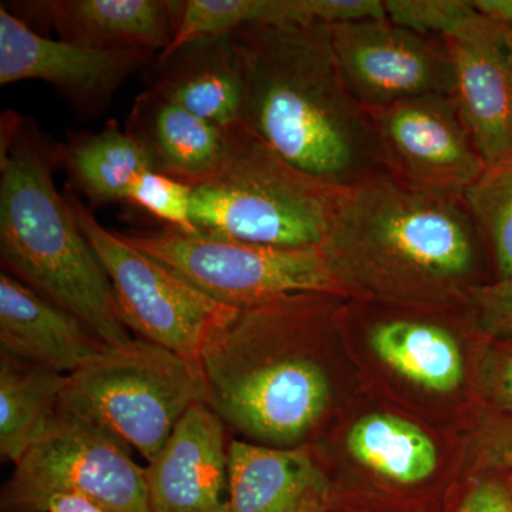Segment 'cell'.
Here are the masks:
<instances>
[{
	"mask_svg": "<svg viewBox=\"0 0 512 512\" xmlns=\"http://www.w3.org/2000/svg\"><path fill=\"white\" fill-rule=\"evenodd\" d=\"M244 126L282 160L335 187L389 173L369 111L333 53L330 26L255 23L231 35Z\"/></svg>",
	"mask_w": 512,
	"mask_h": 512,
	"instance_id": "obj_1",
	"label": "cell"
},
{
	"mask_svg": "<svg viewBox=\"0 0 512 512\" xmlns=\"http://www.w3.org/2000/svg\"><path fill=\"white\" fill-rule=\"evenodd\" d=\"M483 245L463 197L382 173L340 188L322 251L348 295L369 286L470 302Z\"/></svg>",
	"mask_w": 512,
	"mask_h": 512,
	"instance_id": "obj_2",
	"label": "cell"
},
{
	"mask_svg": "<svg viewBox=\"0 0 512 512\" xmlns=\"http://www.w3.org/2000/svg\"><path fill=\"white\" fill-rule=\"evenodd\" d=\"M320 293L302 292L234 308L202 346L205 404L242 440L305 447L328 413L332 380L296 336Z\"/></svg>",
	"mask_w": 512,
	"mask_h": 512,
	"instance_id": "obj_3",
	"label": "cell"
},
{
	"mask_svg": "<svg viewBox=\"0 0 512 512\" xmlns=\"http://www.w3.org/2000/svg\"><path fill=\"white\" fill-rule=\"evenodd\" d=\"M56 165V144L6 113L0 150L3 271L82 319L110 348H120L131 338L113 285L57 191Z\"/></svg>",
	"mask_w": 512,
	"mask_h": 512,
	"instance_id": "obj_4",
	"label": "cell"
},
{
	"mask_svg": "<svg viewBox=\"0 0 512 512\" xmlns=\"http://www.w3.org/2000/svg\"><path fill=\"white\" fill-rule=\"evenodd\" d=\"M340 188L282 160L247 127L227 163L194 187L197 232L278 248H322Z\"/></svg>",
	"mask_w": 512,
	"mask_h": 512,
	"instance_id": "obj_5",
	"label": "cell"
},
{
	"mask_svg": "<svg viewBox=\"0 0 512 512\" xmlns=\"http://www.w3.org/2000/svg\"><path fill=\"white\" fill-rule=\"evenodd\" d=\"M60 403L101 424L150 463L184 414L205 403V386L200 370L183 357L136 338L67 376Z\"/></svg>",
	"mask_w": 512,
	"mask_h": 512,
	"instance_id": "obj_6",
	"label": "cell"
},
{
	"mask_svg": "<svg viewBox=\"0 0 512 512\" xmlns=\"http://www.w3.org/2000/svg\"><path fill=\"white\" fill-rule=\"evenodd\" d=\"M126 441L60 403L39 439L13 464L2 512H45L50 497L87 495L111 512H151L146 467Z\"/></svg>",
	"mask_w": 512,
	"mask_h": 512,
	"instance_id": "obj_7",
	"label": "cell"
},
{
	"mask_svg": "<svg viewBox=\"0 0 512 512\" xmlns=\"http://www.w3.org/2000/svg\"><path fill=\"white\" fill-rule=\"evenodd\" d=\"M215 301L242 308L302 292L346 295L322 248H278L184 232L119 234Z\"/></svg>",
	"mask_w": 512,
	"mask_h": 512,
	"instance_id": "obj_8",
	"label": "cell"
},
{
	"mask_svg": "<svg viewBox=\"0 0 512 512\" xmlns=\"http://www.w3.org/2000/svg\"><path fill=\"white\" fill-rule=\"evenodd\" d=\"M67 204L113 285L127 329L198 367L205 340L232 306L205 295L163 264L103 227L74 195Z\"/></svg>",
	"mask_w": 512,
	"mask_h": 512,
	"instance_id": "obj_9",
	"label": "cell"
},
{
	"mask_svg": "<svg viewBox=\"0 0 512 512\" xmlns=\"http://www.w3.org/2000/svg\"><path fill=\"white\" fill-rule=\"evenodd\" d=\"M387 171L433 194L458 195L485 165L453 94H429L369 110Z\"/></svg>",
	"mask_w": 512,
	"mask_h": 512,
	"instance_id": "obj_10",
	"label": "cell"
},
{
	"mask_svg": "<svg viewBox=\"0 0 512 512\" xmlns=\"http://www.w3.org/2000/svg\"><path fill=\"white\" fill-rule=\"evenodd\" d=\"M330 39L343 79L367 111L454 92L453 63L439 37L380 18L330 26Z\"/></svg>",
	"mask_w": 512,
	"mask_h": 512,
	"instance_id": "obj_11",
	"label": "cell"
},
{
	"mask_svg": "<svg viewBox=\"0 0 512 512\" xmlns=\"http://www.w3.org/2000/svg\"><path fill=\"white\" fill-rule=\"evenodd\" d=\"M154 53L94 50L37 35L18 16L0 8V84L23 80L52 84L84 116L99 114L131 74Z\"/></svg>",
	"mask_w": 512,
	"mask_h": 512,
	"instance_id": "obj_12",
	"label": "cell"
},
{
	"mask_svg": "<svg viewBox=\"0 0 512 512\" xmlns=\"http://www.w3.org/2000/svg\"><path fill=\"white\" fill-rule=\"evenodd\" d=\"M454 100L485 165L512 156V50L507 29L474 12L444 37Z\"/></svg>",
	"mask_w": 512,
	"mask_h": 512,
	"instance_id": "obj_13",
	"label": "cell"
},
{
	"mask_svg": "<svg viewBox=\"0 0 512 512\" xmlns=\"http://www.w3.org/2000/svg\"><path fill=\"white\" fill-rule=\"evenodd\" d=\"M228 444L220 417L192 406L147 463L151 512H228Z\"/></svg>",
	"mask_w": 512,
	"mask_h": 512,
	"instance_id": "obj_14",
	"label": "cell"
},
{
	"mask_svg": "<svg viewBox=\"0 0 512 512\" xmlns=\"http://www.w3.org/2000/svg\"><path fill=\"white\" fill-rule=\"evenodd\" d=\"M110 349L82 319L2 271L0 352L69 376Z\"/></svg>",
	"mask_w": 512,
	"mask_h": 512,
	"instance_id": "obj_15",
	"label": "cell"
},
{
	"mask_svg": "<svg viewBox=\"0 0 512 512\" xmlns=\"http://www.w3.org/2000/svg\"><path fill=\"white\" fill-rule=\"evenodd\" d=\"M332 484L305 447L229 440L228 512H326Z\"/></svg>",
	"mask_w": 512,
	"mask_h": 512,
	"instance_id": "obj_16",
	"label": "cell"
},
{
	"mask_svg": "<svg viewBox=\"0 0 512 512\" xmlns=\"http://www.w3.org/2000/svg\"><path fill=\"white\" fill-rule=\"evenodd\" d=\"M124 130L154 171L194 188L220 173L241 128L228 133L148 89L134 101Z\"/></svg>",
	"mask_w": 512,
	"mask_h": 512,
	"instance_id": "obj_17",
	"label": "cell"
},
{
	"mask_svg": "<svg viewBox=\"0 0 512 512\" xmlns=\"http://www.w3.org/2000/svg\"><path fill=\"white\" fill-rule=\"evenodd\" d=\"M23 5L20 9L45 18L62 42L94 50L163 53L173 42L184 2L49 0Z\"/></svg>",
	"mask_w": 512,
	"mask_h": 512,
	"instance_id": "obj_18",
	"label": "cell"
},
{
	"mask_svg": "<svg viewBox=\"0 0 512 512\" xmlns=\"http://www.w3.org/2000/svg\"><path fill=\"white\" fill-rule=\"evenodd\" d=\"M150 87L194 116L234 133L244 128V83L231 35L200 40L160 63Z\"/></svg>",
	"mask_w": 512,
	"mask_h": 512,
	"instance_id": "obj_19",
	"label": "cell"
},
{
	"mask_svg": "<svg viewBox=\"0 0 512 512\" xmlns=\"http://www.w3.org/2000/svg\"><path fill=\"white\" fill-rule=\"evenodd\" d=\"M383 363L423 389L454 392L464 379V360L453 333L439 323L413 318L376 320L367 330Z\"/></svg>",
	"mask_w": 512,
	"mask_h": 512,
	"instance_id": "obj_20",
	"label": "cell"
},
{
	"mask_svg": "<svg viewBox=\"0 0 512 512\" xmlns=\"http://www.w3.org/2000/svg\"><path fill=\"white\" fill-rule=\"evenodd\" d=\"M57 165L93 204L127 202L138 175L151 168L143 148L114 121L97 133L72 134L56 144Z\"/></svg>",
	"mask_w": 512,
	"mask_h": 512,
	"instance_id": "obj_21",
	"label": "cell"
},
{
	"mask_svg": "<svg viewBox=\"0 0 512 512\" xmlns=\"http://www.w3.org/2000/svg\"><path fill=\"white\" fill-rule=\"evenodd\" d=\"M67 376L0 352V457L18 463L59 410Z\"/></svg>",
	"mask_w": 512,
	"mask_h": 512,
	"instance_id": "obj_22",
	"label": "cell"
},
{
	"mask_svg": "<svg viewBox=\"0 0 512 512\" xmlns=\"http://www.w3.org/2000/svg\"><path fill=\"white\" fill-rule=\"evenodd\" d=\"M346 448L363 467L402 485L423 483L439 464V451L429 434L389 413L357 420L346 436Z\"/></svg>",
	"mask_w": 512,
	"mask_h": 512,
	"instance_id": "obj_23",
	"label": "cell"
},
{
	"mask_svg": "<svg viewBox=\"0 0 512 512\" xmlns=\"http://www.w3.org/2000/svg\"><path fill=\"white\" fill-rule=\"evenodd\" d=\"M463 198L493 256L495 281L512 279V156L485 168Z\"/></svg>",
	"mask_w": 512,
	"mask_h": 512,
	"instance_id": "obj_24",
	"label": "cell"
},
{
	"mask_svg": "<svg viewBox=\"0 0 512 512\" xmlns=\"http://www.w3.org/2000/svg\"><path fill=\"white\" fill-rule=\"evenodd\" d=\"M269 0H187L181 10L173 42L160 53L158 63L178 50L212 37L232 35L255 23H264Z\"/></svg>",
	"mask_w": 512,
	"mask_h": 512,
	"instance_id": "obj_25",
	"label": "cell"
},
{
	"mask_svg": "<svg viewBox=\"0 0 512 512\" xmlns=\"http://www.w3.org/2000/svg\"><path fill=\"white\" fill-rule=\"evenodd\" d=\"M191 185L168 175L147 170L138 175L128 191L127 204L141 208L165 222V227L184 232H197L192 222Z\"/></svg>",
	"mask_w": 512,
	"mask_h": 512,
	"instance_id": "obj_26",
	"label": "cell"
},
{
	"mask_svg": "<svg viewBox=\"0 0 512 512\" xmlns=\"http://www.w3.org/2000/svg\"><path fill=\"white\" fill-rule=\"evenodd\" d=\"M386 18L382 0H269L264 23H339Z\"/></svg>",
	"mask_w": 512,
	"mask_h": 512,
	"instance_id": "obj_27",
	"label": "cell"
},
{
	"mask_svg": "<svg viewBox=\"0 0 512 512\" xmlns=\"http://www.w3.org/2000/svg\"><path fill=\"white\" fill-rule=\"evenodd\" d=\"M386 18L421 36H450L476 8L471 0H383Z\"/></svg>",
	"mask_w": 512,
	"mask_h": 512,
	"instance_id": "obj_28",
	"label": "cell"
},
{
	"mask_svg": "<svg viewBox=\"0 0 512 512\" xmlns=\"http://www.w3.org/2000/svg\"><path fill=\"white\" fill-rule=\"evenodd\" d=\"M468 306L484 332L512 339V279L481 286L471 296Z\"/></svg>",
	"mask_w": 512,
	"mask_h": 512,
	"instance_id": "obj_29",
	"label": "cell"
},
{
	"mask_svg": "<svg viewBox=\"0 0 512 512\" xmlns=\"http://www.w3.org/2000/svg\"><path fill=\"white\" fill-rule=\"evenodd\" d=\"M458 512H512V497L503 484L481 480L468 491Z\"/></svg>",
	"mask_w": 512,
	"mask_h": 512,
	"instance_id": "obj_30",
	"label": "cell"
},
{
	"mask_svg": "<svg viewBox=\"0 0 512 512\" xmlns=\"http://www.w3.org/2000/svg\"><path fill=\"white\" fill-rule=\"evenodd\" d=\"M480 451L485 466L512 470V419L497 421L485 431Z\"/></svg>",
	"mask_w": 512,
	"mask_h": 512,
	"instance_id": "obj_31",
	"label": "cell"
},
{
	"mask_svg": "<svg viewBox=\"0 0 512 512\" xmlns=\"http://www.w3.org/2000/svg\"><path fill=\"white\" fill-rule=\"evenodd\" d=\"M45 512H111L99 501L76 493L55 494L47 500Z\"/></svg>",
	"mask_w": 512,
	"mask_h": 512,
	"instance_id": "obj_32",
	"label": "cell"
},
{
	"mask_svg": "<svg viewBox=\"0 0 512 512\" xmlns=\"http://www.w3.org/2000/svg\"><path fill=\"white\" fill-rule=\"evenodd\" d=\"M493 393L498 404L512 413V355L504 357L495 370Z\"/></svg>",
	"mask_w": 512,
	"mask_h": 512,
	"instance_id": "obj_33",
	"label": "cell"
},
{
	"mask_svg": "<svg viewBox=\"0 0 512 512\" xmlns=\"http://www.w3.org/2000/svg\"><path fill=\"white\" fill-rule=\"evenodd\" d=\"M481 15L512 29V0H471Z\"/></svg>",
	"mask_w": 512,
	"mask_h": 512,
	"instance_id": "obj_34",
	"label": "cell"
},
{
	"mask_svg": "<svg viewBox=\"0 0 512 512\" xmlns=\"http://www.w3.org/2000/svg\"><path fill=\"white\" fill-rule=\"evenodd\" d=\"M505 29H507V28H505ZM507 39H508V43H510V47L512 50V29H507Z\"/></svg>",
	"mask_w": 512,
	"mask_h": 512,
	"instance_id": "obj_35",
	"label": "cell"
}]
</instances>
